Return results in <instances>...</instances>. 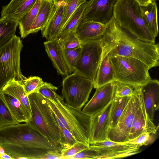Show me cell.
<instances>
[{"label": "cell", "instance_id": "5", "mask_svg": "<svg viewBox=\"0 0 159 159\" xmlns=\"http://www.w3.org/2000/svg\"><path fill=\"white\" fill-rule=\"evenodd\" d=\"M113 15L118 23L139 39L155 43V37L146 25L141 5L136 0H117Z\"/></svg>", "mask_w": 159, "mask_h": 159}, {"label": "cell", "instance_id": "9", "mask_svg": "<svg viewBox=\"0 0 159 159\" xmlns=\"http://www.w3.org/2000/svg\"><path fill=\"white\" fill-rule=\"evenodd\" d=\"M81 48L74 72L93 81L102 57L103 47L101 37L81 41Z\"/></svg>", "mask_w": 159, "mask_h": 159}, {"label": "cell", "instance_id": "7", "mask_svg": "<svg viewBox=\"0 0 159 159\" xmlns=\"http://www.w3.org/2000/svg\"><path fill=\"white\" fill-rule=\"evenodd\" d=\"M23 47L19 37L15 35L0 48V93L11 80L20 73V54Z\"/></svg>", "mask_w": 159, "mask_h": 159}, {"label": "cell", "instance_id": "39", "mask_svg": "<svg viewBox=\"0 0 159 159\" xmlns=\"http://www.w3.org/2000/svg\"><path fill=\"white\" fill-rule=\"evenodd\" d=\"M151 134L149 132L145 131L135 138L123 143L135 145L139 147L143 145H146L152 142Z\"/></svg>", "mask_w": 159, "mask_h": 159}, {"label": "cell", "instance_id": "40", "mask_svg": "<svg viewBox=\"0 0 159 159\" xmlns=\"http://www.w3.org/2000/svg\"><path fill=\"white\" fill-rule=\"evenodd\" d=\"M99 156L98 152L90 146L88 148L84 149L71 157V159H97Z\"/></svg>", "mask_w": 159, "mask_h": 159}, {"label": "cell", "instance_id": "36", "mask_svg": "<svg viewBox=\"0 0 159 159\" xmlns=\"http://www.w3.org/2000/svg\"><path fill=\"white\" fill-rule=\"evenodd\" d=\"M57 89V87L51 83L45 82L39 89L37 93L41 94L46 99L55 102L57 100L58 95L55 91Z\"/></svg>", "mask_w": 159, "mask_h": 159}, {"label": "cell", "instance_id": "44", "mask_svg": "<svg viewBox=\"0 0 159 159\" xmlns=\"http://www.w3.org/2000/svg\"><path fill=\"white\" fill-rule=\"evenodd\" d=\"M141 5H144L151 2V0H136Z\"/></svg>", "mask_w": 159, "mask_h": 159}, {"label": "cell", "instance_id": "20", "mask_svg": "<svg viewBox=\"0 0 159 159\" xmlns=\"http://www.w3.org/2000/svg\"><path fill=\"white\" fill-rule=\"evenodd\" d=\"M115 80L114 71L108 54L103 52L102 57L93 81V87L97 88Z\"/></svg>", "mask_w": 159, "mask_h": 159}, {"label": "cell", "instance_id": "45", "mask_svg": "<svg viewBox=\"0 0 159 159\" xmlns=\"http://www.w3.org/2000/svg\"><path fill=\"white\" fill-rule=\"evenodd\" d=\"M64 0H52L56 5H57L59 2L64 1Z\"/></svg>", "mask_w": 159, "mask_h": 159}, {"label": "cell", "instance_id": "41", "mask_svg": "<svg viewBox=\"0 0 159 159\" xmlns=\"http://www.w3.org/2000/svg\"><path fill=\"white\" fill-rule=\"evenodd\" d=\"M60 129L63 134L68 148L73 146L78 142L75 137L65 127Z\"/></svg>", "mask_w": 159, "mask_h": 159}, {"label": "cell", "instance_id": "30", "mask_svg": "<svg viewBox=\"0 0 159 159\" xmlns=\"http://www.w3.org/2000/svg\"><path fill=\"white\" fill-rule=\"evenodd\" d=\"M15 79L23 85L26 96L32 93H37L44 83L42 79L38 76H31L27 78L21 73Z\"/></svg>", "mask_w": 159, "mask_h": 159}, {"label": "cell", "instance_id": "33", "mask_svg": "<svg viewBox=\"0 0 159 159\" xmlns=\"http://www.w3.org/2000/svg\"><path fill=\"white\" fill-rule=\"evenodd\" d=\"M59 39L63 49H75L81 47V41L77 36L76 30L72 31Z\"/></svg>", "mask_w": 159, "mask_h": 159}, {"label": "cell", "instance_id": "24", "mask_svg": "<svg viewBox=\"0 0 159 159\" xmlns=\"http://www.w3.org/2000/svg\"><path fill=\"white\" fill-rule=\"evenodd\" d=\"M141 8L144 21L148 29L156 38L159 32L156 2H150L144 5H141Z\"/></svg>", "mask_w": 159, "mask_h": 159}, {"label": "cell", "instance_id": "35", "mask_svg": "<svg viewBox=\"0 0 159 159\" xmlns=\"http://www.w3.org/2000/svg\"><path fill=\"white\" fill-rule=\"evenodd\" d=\"M86 0H64L66 3L62 22L63 28L72 13Z\"/></svg>", "mask_w": 159, "mask_h": 159}, {"label": "cell", "instance_id": "43", "mask_svg": "<svg viewBox=\"0 0 159 159\" xmlns=\"http://www.w3.org/2000/svg\"><path fill=\"white\" fill-rule=\"evenodd\" d=\"M0 159H12V158L5 152V150L2 147L0 146Z\"/></svg>", "mask_w": 159, "mask_h": 159}, {"label": "cell", "instance_id": "42", "mask_svg": "<svg viewBox=\"0 0 159 159\" xmlns=\"http://www.w3.org/2000/svg\"><path fill=\"white\" fill-rule=\"evenodd\" d=\"M63 159L61 152H49L42 156L39 157L38 159Z\"/></svg>", "mask_w": 159, "mask_h": 159}, {"label": "cell", "instance_id": "4", "mask_svg": "<svg viewBox=\"0 0 159 159\" xmlns=\"http://www.w3.org/2000/svg\"><path fill=\"white\" fill-rule=\"evenodd\" d=\"M57 98L55 102L46 99L54 113L77 141L90 146L92 116L68 105L58 95Z\"/></svg>", "mask_w": 159, "mask_h": 159}, {"label": "cell", "instance_id": "37", "mask_svg": "<svg viewBox=\"0 0 159 159\" xmlns=\"http://www.w3.org/2000/svg\"><path fill=\"white\" fill-rule=\"evenodd\" d=\"M89 146L84 143L78 141L71 147L66 149H62L61 155L63 159H70L78 153L88 148Z\"/></svg>", "mask_w": 159, "mask_h": 159}, {"label": "cell", "instance_id": "18", "mask_svg": "<svg viewBox=\"0 0 159 159\" xmlns=\"http://www.w3.org/2000/svg\"><path fill=\"white\" fill-rule=\"evenodd\" d=\"M37 0H11L2 7L1 18L6 17L18 20L33 7Z\"/></svg>", "mask_w": 159, "mask_h": 159}, {"label": "cell", "instance_id": "38", "mask_svg": "<svg viewBox=\"0 0 159 159\" xmlns=\"http://www.w3.org/2000/svg\"><path fill=\"white\" fill-rule=\"evenodd\" d=\"M114 82L115 84L114 97H123L130 96L133 94L134 86L117 81Z\"/></svg>", "mask_w": 159, "mask_h": 159}, {"label": "cell", "instance_id": "1", "mask_svg": "<svg viewBox=\"0 0 159 159\" xmlns=\"http://www.w3.org/2000/svg\"><path fill=\"white\" fill-rule=\"evenodd\" d=\"M0 146L12 159H38L49 152H61L29 122L0 128Z\"/></svg>", "mask_w": 159, "mask_h": 159}, {"label": "cell", "instance_id": "21", "mask_svg": "<svg viewBox=\"0 0 159 159\" xmlns=\"http://www.w3.org/2000/svg\"><path fill=\"white\" fill-rule=\"evenodd\" d=\"M56 5L52 0H42L35 19L31 26L30 34L42 30L49 20Z\"/></svg>", "mask_w": 159, "mask_h": 159}, {"label": "cell", "instance_id": "14", "mask_svg": "<svg viewBox=\"0 0 159 159\" xmlns=\"http://www.w3.org/2000/svg\"><path fill=\"white\" fill-rule=\"evenodd\" d=\"M111 104L112 101L102 110L92 115L90 145L96 142L109 139L108 132Z\"/></svg>", "mask_w": 159, "mask_h": 159}, {"label": "cell", "instance_id": "11", "mask_svg": "<svg viewBox=\"0 0 159 159\" xmlns=\"http://www.w3.org/2000/svg\"><path fill=\"white\" fill-rule=\"evenodd\" d=\"M140 87L147 116L145 131L155 134L158 129L153 120L155 112L159 108V82L151 80Z\"/></svg>", "mask_w": 159, "mask_h": 159}, {"label": "cell", "instance_id": "34", "mask_svg": "<svg viewBox=\"0 0 159 159\" xmlns=\"http://www.w3.org/2000/svg\"><path fill=\"white\" fill-rule=\"evenodd\" d=\"M18 123L0 96V128Z\"/></svg>", "mask_w": 159, "mask_h": 159}, {"label": "cell", "instance_id": "16", "mask_svg": "<svg viewBox=\"0 0 159 159\" xmlns=\"http://www.w3.org/2000/svg\"><path fill=\"white\" fill-rule=\"evenodd\" d=\"M45 51L58 74L67 76L69 75L62 52L59 38L47 40L44 43Z\"/></svg>", "mask_w": 159, "mask_h": 159}, {"label": "cell", "instance_id": "17", "mask_svg": "<svg viewBox=\"0 0 159 159\" xmlns=\"http://www.w3.org/2000/svg\"><path fill=\"white\" fill-rule=\"evenodd\" d=\"M106 29V24L93 21H81L76 33L81 41H85L101 38L104 34Z\"/></svg>", "mask_w": 159, "mask_h": 159}, {"label": "cell", "instance_id": "19", "mask_svg": "<svg viewBox=\"0 0 159 159\" xmlns=\"http://www.w3.org/2000/svg\"><path fill=\"white\" fill-rule=\"evenodd\" d=\"M2 92L10 95L18 100L29 121L32 117L30 105L23 85L15 78L11 80L2 89Z\"/></svg>", "mask_w": 159, "mask_h": 159}, {"label": "cell", "instance_id": "6", "mask_svg": "<svg viewBox=\"0 0 159 159\" xmlns=\"http://www.w3.org/2000/svg\"><path fill=\"white\" fill-rule=\"evenodd\" d=\"M110 57L115 81L134 86H141L151 80L149 67L140 60L120 56Z\"/></svg>", "mask_w": 159, "mask_h": 159}, {"label": "cell", "instance_id": "13", "mask_svg": "<svg viewBox=\"0 0 159 159\" xmlns=\"http://www.w3.org/2000/svg\"><path fill=\"white\" fill-rule=\"evenodd\" d=\"M96 89L93 96L82 110L92 116L102 110L112 101L114 97L115 83L111 82Z\"/></svg>", "mask_w": 159, "mask_h": 159}, {"label": "cell", "instance_id": "23", "mask_svg": "<svg viewBox=\"0 0 159 159\" xmlns=\"http://www.w3.org/2000/svg\"><path fill=\"white\" fill-rule=\"evenodd\" d=\"M146 119L145 107L141 93L140 104L135 113L129 132V140L135 138L145 131Z\"/></svg>", "mask_w": 159, "mask_h": 159}, {"label": "cell", "instance_id": "2", "mask_svg": "<svg viewBox=\"0 0 159 159\" xmlns=\"http://www.w3.org/2000/svg\"><path fill=\"white\" fill-rule=\"evenodd\" d=\"M101 37L103 52L138 59L151 69L159 66V45L140 40L118 23L113 15Z\"/></svg>", "mask_w": 159, "mask_h": 159}, {"label": "cell", "instance_id": "31", "mask_svg": "<svg viewBox=\"0 0 159 159\" xmlns=\"http://www.w3.org/2000/svg\"><path fill=\"white\" fill-rule=\"evenodd\" d=\"M81 47L75 49H63L62 52L69 74L75 72L79 59Z\"/></svg>", "mask_w": 159, "mask_h": 159}, {"label": "cell", "instance_id": "8", "mask_svg": "<svg viewBox=\"0 0 159 159\" xmlns=\"http://www.w3.org/2000/svg\"><path fill=\"white\" fill-rule=\"evenodd\" d=\"M93 87L92 80L74 72L63 80L62 98L68 105L81 109L88 101Z\"/></svg>", "mask_w": 159, "mask_h": 159}, {"label": "cell", "instance_id": "32", "mask_svg": "<svg viewBox=\"0 0 159 159\" xmlns=\"http://www.w3.org/2000/svg\"><path fill=\"white\" fill-rule=\"evenodd\" d=\"M93 145L107 148L116 151H125L136 148H139L137 145L130 143H119L109 139L102 141L95 142Z\"/></svg>", "mask_w": 159, "mask_h": 159}, {"label": "cell", "instance_id": "28", "mask_svg": "<svg viewBox=\"0 0 159 159\" xmlns=\"http://www.w3.org/2000/svg\"><path fill=\"white\" fill-rule=\"evenodd\" d=\"M87 2L88 1H86L72 13L62 28L58 38L64 36L72 31L76 30L81 21Z\"/></svg>", "mask_w": 159, "mask_h": 159}, {"label": "cell", "instance_id": "10", "mask_svg": "<svg viewBox=\"0 0 159 159\" xmlns=\"http://www.w3.org/2000/svg\"><path fill=\"white\" fill-rule=\"evenodd\" d=\"M140 86H135L133 94L120 117L116 126L109 128L108 138L115 142L123 143L129 140V137L136 111L140 103Z\"/></svg>", "mask_w": 159, "mask_h": 159}, {"label": "cell", "instance_id": "27", "mask_svg": "<svg viewBox=\"0 0 159 159\" xmlns=\"http://www.w3.org/2000/svg\"><path fill=\"white\" fill-rule=\"evenodd\" d=\"M131 95L121 97H114L110 114V129L114 128L116 125Z\"/></svg>", "mask_w": 159, "mask_h": 159}, {"label": "cell", "instance_id": "29", "mask_svg": "<svg viewBox=\"0 0 159 159\" xmlns=\"http://www.w3.org/2000/svg\"><path fill=\"white\" fill-rule=\"evenodd\" d=\"M90 146L96 150L99 156L97 159H111L122 158L136 154L139 152V148H136L125 151H116L107 148L90 145Z\"/></svg>", "mask_w": 159, "mask_h": 159}, {"label": "cell", "instance_id": "22", "mask_svg": "<svg viewBox=\"0 0 159 159\" xmlns=\"http://www.w3.org/2000/svg\"><path fill=\"white\" fill-rule=\"evenodd\" d=\"M0 96L12 116L18 123L28 121L26 114L18 100L2 92L0 93Z\"/></svg>", "mask_w": 159, "mask_h": 159}, {"label": "cell", "instance_id": "26", "mask_svg": "<svg viewBox=\"0 0 159 159\" xmlns=\"http://www.w3.org/2000/svg\"><path fill=\"white\" fill-rule=\"evenodd\" d=\"M42 0H37L28 11L25 14L18 20L20 34L24 38L30 34L31 26L35 19Z\"/></svg>", "mask_w": 159, "mask_h": 159}, {"label": "cell", "instance_id": "3", "mask_svg": "<svg viewBox=\"0 0 159 159\" xmlns=\"http://www.w3.org/2000/svg\"><path fill=\"white\" fill-rule=\"evenodd\" d=\"M27 96L32 113L31 118L28 122L55 146L62 149L67 148L63 134L46 98L38 93H32Z\"/></svg>", "mask_w": 159, "mask_h": 159}, {"label": "cell", "instance_id": "15", "mask_svg": "<svg viewBox=\"0 0 159 159\" xmlns=\"http://www.w3.org/2000/svg\"><path fill=\"white\" fill-rule=\"evenodd\" d=\"M65 7L66 3L64 1L56 5L48 23L41 30L42 36L47 40L58 38L63 28L62 22Z\"/></svg>", "mask_w": 159, "mask_h": 159}, {"label": "cell", "instance_id": "12", "mask_svg": "<svg viewBox=\"0 0 159 159\" xmlns=\"http://www.w3.org/2000/svg\"><path fill=\"white\" fill-rule=\"evenodd\" d=\"M117 0L88 1L81 21H93L106 25L112 18Z\"/></svg>", "mask_w": 159, "mask_h": 159}, {"label": "cell", "instance_id": "25", "mask_svg": "<svg viewBox=\"0 0 159 159\" xmlns=\"http://www.w3.org/2000/svg\"><path fill=\"white\" fill-rule=\"evenodd\" d=\"M18 20L6 17L0 19V48L9 42L16 35Z\"/></svg>", "mask_w": 159, "mask_h": 159}]
</instances>
